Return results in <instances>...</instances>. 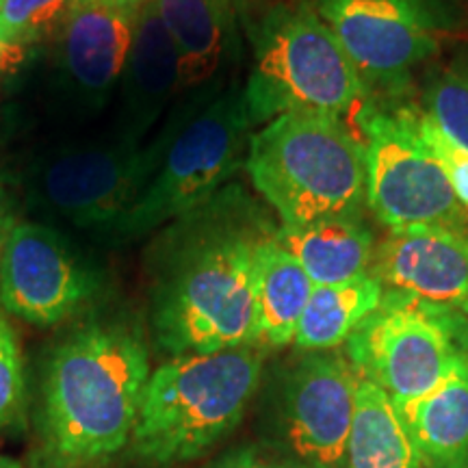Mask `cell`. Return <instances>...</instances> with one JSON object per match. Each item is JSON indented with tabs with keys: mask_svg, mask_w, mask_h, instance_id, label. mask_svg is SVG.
I'll return each mask as SVG.
<instances>
[{
	"mask_svg": "<svg viewBox=\"0 0 468 468\" xmlns=\"http://www.w3.org/2000/svg\"><path fill=\"white\" fill-rule=\"evenodd\" d=\"M154 5L178 52L180 91L207 85L224 63L226 0H154Z\"/></svg>",
	"mask_w": 468,
	"mask_h": 468,
	"instance_id": "cell-19",
	"label": "cell"
},
{
	"mask_svg": "<svg viewBox=\"0 0 468 468\" xmlns=\"http://www.w3.org/2000/svg\"><path fill=\"white\" fill-rule=\"evenodd\" d=\"M122 137L142 142L180 91L178 52L163 27L154 0L134 16L133 42L120 76Z\"/></svg>",
	"mask_w": 468,
	"mask_h": 468,
	"instance_id": "cell-15",
	"label": "cell"
},
{
	"mask_svg": "<svg viewBox=\"0 0 468 468\" xmlns=\"http://www.w3.org/2000/svg\"><path fill=\"white\" fill-rule=\"evenodd\" d=\"M27 399L22 347L11 321L0 306V431L20 419Z\"/></svg>",
	"mask_w": 468,
	"mask_h": 468,
	"instance_id": "cell-24",
	"label": "cell"
},
{
	"mask_svg": "<svg viewBox=\"0 0 468 468\" xmlns=\"http://www.w3.org/2000/svg\"><path fill=\"white\" fill-rule=\"evenodd\" d=\"M16 213H14V202H11V196L0 185V254H3L5 243H7L11 230L16 228Z\"/></svg>",
	"mask_w": 468,
	"mask_h": 468,
	"instance_id": "cell-28",
	"label": "cell"
},
{
	"mask_svg": "<svg viewBox=\"0 0 468 468\" xmlns=\"http://www.w3.org/2000/svg\"><path fill=\"white\" fill-rule=\"evenodd\" d=\"M183 237L152 314L161 347L176 358L261 345L254 284L265 232L210 221Z\"/></svg>",
	"mask_w": 468,
	"mask_h": 468,
	"instance_id": "cell-2",
	"label": "cell"
},
{
	"mask_svg": "<svg viewBox=\"0 0 468 468\" xmlns=\"http://www.w3.org/2000/svg\"><path fill=\"white\" fill-rule=\"evenodd\" d=\"M137 11L109 0H74L58 27V68L80 104L104 107L117 90Z\"/></svg>",
	"mask_w": 468,
	"mask_h": 468,
	"instance_id": "cell-14",
	"label": "cell"
},
{
	"mask_svg": "<svg viewBox=\"0 0 468 468\" xmlns=\"http://www.w3.org/2000/svg\"><path fill=\"white\" fill-rule=\"evenodd\" d=\"M210 468H282L271 464V462L262 460L261 455H256L254 452H239L232 455H226L219 462H215Z\"/></svg>",
	"mask_w": 468,
	"mask_h": 468,
	"instance_id": "cell-27",
	"label": "cell"
},
{
	"mask_svg": "<svg viewBox=\"0 0 468 468\" xmlns=\"http://www.w3.org/2000/svg\"><path fill=\"white\" fill-rule=\"evenodd\" d=\"M109 3L113 5H120V7L124 9H131V11H139L144 7L145 3H150V0H109Z\"/></svg>",
	"mask_w": 468,
	"mask_h": 468,
	"instance_id": "cell-29",
	"label": "cell"
},
{
	"mask_svg": "<svg viewBox=\"0 0 468 468\" xmlns=\"http://www.w3.org/2000/svg\"><path fill=\"white\" fill-rule=\"evenodd\" d=\"M371 98H399L449 28L441 0H314Z\"/></svg>",
	"mask_w": 468,
	"mask_h": 468,
	"instance_id": "cell-9",
	"label": "cell"
},
{
	"mask_svg": "<svg viewBox=\"0 0 468 468\" xmlns=\"http://www.w3.org/2000/svg\"><path fill=\"white\" fill-rule=\"evenodd\" d=\"M347 360L399 406L430 393L468 360V319L388 289L347 338Z\"/></svg>",
	"mask_w": 468,
	"mask_h": 468,
	"instance_id": "cell-7",
	"label": "cell"
},
{
	"mask_svg": "<svg viewBox=\"0 0 468 468\" xmlns=\"http://www.w3.org/2000/svg\"><path fill=\"white\" fill-rule=\"evenodd\" d=\"M425 468H468V360L430 393L399 403Z\"/></svg>",
	"mask_w": 468,
	"mask_h": 468,
	"instance_id": "cell-16",
	"label": "cell"
},
{
	"mask_svg": "<svg viewBox=\"0 0 468 468\" xmlns=\"http://www.w3.org/2000/svg\"><path fill=\"white\" fill-rule=\"evenodd\" d=\"M0 468H25V466H22V462L11 458V455L0 453Z\"/></svg>",
	"mask_w": 468,
	"mask_h": 468,
	"instance_id": "cell-30",
	"label": "cell"
},
{
	"mask_svg": "<svg viewBox=\"0 0 468 468\" xmlns=\"http://www.w3.org/2000/svg\"><path fill=\"white\" fill-rule=\"evenodd\" d=\"M360 376L349 360L313 351L300 360L284 386V436L306 468L347 466Z\"/></svg>",
	"mask_w": 468,
	"mask_h": 468,
	"instance_id": "cell-12",
	"label": "cell"
},
{
	"mask_svg": "<svg viewBox=\"0 0 468 468\" xmlns=\"http://www.w3.org/2000/svg\"><path fill=\"white\" fill-rule=\"evenodd\" d=\"M150 373L142 330L124 321L63 338L42 384V468H102L128 449Z\"/></svg>",
	"mask_w": 468,
	"mask_h": 468,
	"instance_id": "cell-1",
	"label": "cell"
},
{
	"mask_svg": "<svg viewBox=\"0 0 468 468\" xmlns=\"http://www.w3.org/2000/svg\"><path fill=\"white\" fill-rule=\"evenodd\" d=\"M261 371V345L167 360L150 373L128 449L152 466L200 458L243 419Z\"/></svg>",
	"mask_w": 468,
	"mask_h": 468,
	"instance_id": "cell-4",
	"label": "cell"
},
{
	"mask_svg": "<svg viewBox=\"0 0 468 468\" xmlns=\"http://www.w3.org/2000/svg\"><path fill=\"white\" fill-rule=\"evenodd\" d=\"M74 0H0V28L9 42L31 46L58 31Z\"/></svg>",
	"mask_w": 468,
	"mask_h": 468,
	"instance_id": "cell-23",
	"label": "cell"
},
{
	"mask_svg": "<svg viewBox=\"0 0 468 468\" xmlns=\"http://www.w3.org/2000/svg\"><path fill=\"white\" fill-rule=\"evenodd\" d=\"M243 91L256 126L291 111L343 117L371 107L347 52L308 0L278 5L261 22Z\"/></svg>",
	"mask_w": 468,
	"mask_h": 468,
	"instance_id": "cell-5",
	"label": "cell"
},
{
	"mask_svg": "<svg viewBox=\"0 0 468 468\" xmlns=\"http://www.w3.org/2000/svg\"><path fill=\"white\" fill-rule=\"evenodd\" d=\"M245 169L282 226L362 218L367 207L365 144L343 117L303 111L273 117L251 134Z\"/></svg>",
	"mask_w": 468,
	"mask_h": 468,
	"instance_id": "cell-3",
	"label": "cell"
},
{
	"mask_svg": "<svg viewBox=\"0 0 468 468\" xmlns=\"http://www.w3.org/2000/svg\"><path fill=\"white\" fill-rule=\"evenodd\" d=\"M28 58V48L20 44L9 42L5 37L3 28H0V74H14L25 66V61Z\"/></svg>",
	"mask_w": 468,
	"mask_h": 468,
	"instance_id": "cell-26",
	"label": "cell"
},
{
	"mask_svg": "<svg viewBox=\"0 0 468 468\" xmlns=\"http://www.w3.org/2000/svg\"><path fill=\"white\" fill-rule=\"evenodd\" d=\"M313 282L300 262L276 239V230L256 248V319L261 347H286L295 341Z\"/></svg>",
	"mask_w": 468,
	"mask_h": 468,
	"instance_id": "cell-18",
	"label": "cell"
},
{
	"mask_svg": "<svg viewBox=\"0 0 468 468\" xmlns=\"http://www.w3.org/2000/svg\"><path fill=\"white\" fill-rule=\"evenodd\" d=\"M276 239L300 262L314 286L347 282L371 271L376 237L360 218H330L280 226Z\"/></svg>",
	"mask_w": 468,
	"mask_h": 468,
	"instance_id": "cell-17",
	"label": "cell"
},
{
	"mask_svg": "<svg viewBox=\"0 0 468 468\" xmlns=\"http://www.w3.org/2000/svg\"><path fill=\"white\" fill-rule=\"evenodd\" d=\"M367 156V207L393 228L444 226L464 230L466 213L441 163L414 131L408 107L371 102L362 113Z\"/></svg>",
	"mask_w": 468,
	"mask_h": 468,
	"instance_id": "cell-10",
	"label": "cell"
},
{
	"mask_svg": "<svg viewBox=\"0 0 468 468\" xmlns=\"http://www.w3.org/2000/svg\"><path fill=\"white\" fill-rule=\"evenodd\" d=\"M408 113L410 120H412L414 131L419 133V137L423 139L427 148L431 150V154L441 163L458 202L468 210V152L460 150L458 145L449 142L420 107H408Z\"/></svg>",
	"mask_w": 468,
	"mask_h": 468,
	"instance_id": "cell-25",
	"label": "cell"
},
{
	"mask_svg": "<svg viewBox=\"0 0 468 468\" xmlns=\"http://www.w3.org/2000/svg\"><path fill=\"white\" fill-rule=\"evenodd\" d=\"M420 109L449 142L468 152V68H449L431 79Z\"/></svg>",
	"mask_w": 468,
	"mask_h": 468,
	"instance_id": "cell-22",
	"label": "cell"
},
{
	"mask_svg": "<svg viewBox=\"0 0 468 468\" xmlns=\"http://www.w3.org/2000/svg\"><path fill=\"white\" fill-rule=\"evenodd\" d=\"M254 128L239 87L221 93L185 124L176 122L154 176L109 237L139 239L208 204L245 165Z\"/></svg>",
	"mask_w": 468,
	"mask_h": 468,
	"instance_id": "cell-6",
	"label": "cell"
},
{
	"mask_svg": "<svg viewBox=\"0 0 468 468\" xmlns=\"http://www.w3.org/2000/svg\"><path fill=\"white\" fill-rule=\"evenodd\" d=\"M169 134L165 128L150 145L120 134L52 152L35 167L33 200L74 228L109 237L148 186Z\"/></svg>",
	"mask_w": 468,
	"mask_h": 468,
	"instance_id": "cell-8",
	"label": "cell"
},
{
	"mask_svg": "<svg viewBox=\"0 0 468 468\" xmlns=\"http://www.w3.org/2000/svg\"><path fill=\"white\" fill-rule=\"evenodd\" d=\"M96 292V280L61 234L16 224L0 254V306L27 324L50 327L74 317Z\"/></svg>",
	"mask_w": 468,
	"mask_h": 468,
	"instance_id": "cell-11",
	"label": "cell"
},
{
	"mask_svg": "<svg viewBox=\"0 0 468 468\" xmlns=\"http://www.w3.org/2000/svg\"><path fill=\"white\" fill-rule=\"evenodd\" d=\"M371 273L390 291L442 306L468 319V237L444 226L388 230Z\"/></svg>",
	"mask_w": 468,
	"mask_h": 468,
	"instance_id": "cell-13",
	"label": "cell"
},
{
	"mask_svg": "<svg viewBox=\"0 0 468 468\" xmlns=\"http://www.w3.org/2000/svg\"><path fill=\"white\" fill-rule=\"evenodd\" d=\"M420 466L417 447L393 397L360 378L347 441V468Z\"/></svg>",
	"mask_w": 468,
	"mask_h": 468,
	"instance_id": "cell-20",
	"label": "cell"
},
{
	"mask_svg": "<svg viewBox=\"0 0 468 468\" xmlns=\"http://www.w3.org/2000/svg\"><path fill=\"white\" fill-rule=\"evenodd\" d=\"M384 291L371 271L347 282L313 286L292 343L310 354L347 343L356 327L379 306Z\"/></svg>",
	"mask_w": 468,
	"mask_h": 468,
	"instance_id": "cell-21",
	"label": "cell"
}]
</instances>
